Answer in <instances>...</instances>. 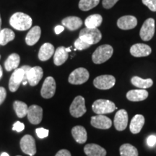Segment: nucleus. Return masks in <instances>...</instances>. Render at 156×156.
Instances as JSON below:
<instances>
[{"label": "nucleus", "mask_w": 156, "mask_h": 156, "mask_svg": "<svg viewBox=\"0 0 156 156\" xmlns=\"http://www.w3.org/2000/svg\"><path fill=\"white\" fill-rule=\"evenodd\" d=\"M33 20L29 15L23 12H16L10 17L9 24L17 30H26L32 26Z\"/></svg>", "instance_id": "nucleus-1"}, {"label": "nucleus", "mask_w": 156, "mask_h": 156, "mask_svg": "<svg viewBox=\"0 0 156 156\" xmlns=\"http://www.w3.org/2000/svg\"><path fill=\"white\" fill-rule=\"evenodd\" d=\"M113 52H114V49L112 46L108 44L101 45L95 49L94 53L93 54L92 60L93 63L96 64L104 63L112 57Z\"/></svg>", "instance_id": "nucleus-2"}, {"label": "nucleus", "mask_w": 156, "mask_h": 156, "mask_svg": "<svg viewBox=\"0 0 156 156\" xmlns=\"http://www.w3.org/2000/svg\"><path fill=\"white\" fill-rule=\"evenodd\" d=\"M92 109L93 112L98 115H104L114 112L117 107L112 101L106 99H98L93 103Z\"/></svg>", "instance_id": "nucleus-3"}, {"label": "nucleus", "mask_w": 156, "mask_h": 156, "mask_svg": "<svg viewBox=\"0 0 156 156\" xmlns=\"http://www.w3.org/2000/svg\"><path fill=\"white\" fill-rule=\"evenodd\" d=\"M79 38L90 45L98 44L102 38L101 31L98 28H83L80 32Z\"/></svg>", "instance_id": "nucleus-4"}, {"label": "nucleus", "mask_w": 156, "mask_h": 156, "mask_svg": "<svg viewBox=\"0 0 156 156\" xmlns=\"http://www.w3.org/2000/svg\"><path fill=\"white\" fill-rule=\"evenodd\" d=\"M87 112L85 107V101L83 96H77L75 98L71 106L69 107L70 114L75 118L83 116Z\"/></svg>", "instance_id": "nucleus-5"}, {"label": "nucleus", "mask_w": 156, "mask_h": 156, "mask_svg": "<svg viewBox=\"0 0 156 156\" xmlns=\"http://www.w3.org/2000/svg\"><path fill=\"white\" fill-rule=\"evenodd\" d=\"M90 77L88 71L83 67L77 68L70 74L68 81L73 85H81L88 80Z\"/></svg>", "instance_id": "nucleus-6"}, {"label": "nucleus", "mask_w": 156, "mask_h": 156, "mask_svg": "<svg viewBox=\"0 0 156 156\" xmlns=\"http://www.w3.org/2000/svg\"><path fill=\"white\" fill-rule=\"evenodd\" d=\"M115 83H116L115 77L109 75L98 76L93 80L94 86L100 90H108L112 88L114 86Z\"/></svg>", "instance_id": "nucleus-7"}, {"label": "nucleus", "mask_w": 156, "mask_h": 156, "mask_svg": "<svg viewBox=\"0 0 156 156\" xmlns=\"http://www.w3.org/2000/svg\"><path fill=\"white\" fill-rule=\"evenodd\" d=\"M155 34V20L148 18L145 21L140 29V38L145 41L151 40Z\"/></svg>", "instance_id": "nucleus-8"}, {"label": "nucleus", "mask_w": 156, "mask_h": 156, "mask_svg": "<svg viewBox=\"0 0 156 156\" xmlns=\"http://www.w3.org/2000/svg\"><path fill=\"white\" fill-rule=\"evenodd\" d=\"M20 148L26 155L34 156L36 153V146L34 138L31 135L26 134L20 140Z\"/></svg>", "instance_id": "nucleus-9"}, {"label": "nucleus", "mask_w": 156, "mask_h": 156, "mask_svg": "<svg viewBox=\"0 0 156 156\" xmlns=\"http://www.w3.org/2000/svg\"><path fill=\"white\" fill-rule=\"evenodd\" d=\"M24 75L25 71L22 67L15 70L9 81V89L11 92H16L18 90L20 84L23 83Z\"/></svg>", "instance_id": "nucleus-10"}, {"label": "nucleus", "mask_w": 156, "mask_h": 156, "mask_svg": "<svg viewBox=\"0 0 156 156\" xmlns=\"http://www.w3.org/2000/svg\"><path fill=\"white\" fill-rule=\"evenodd\" d=\"M56 82L54 77H48L43 83L41 94L44 98L48 99L52 98L56 92Z\"/></svg>", "instance_id": "nucleus-11"}, {"label": "nucleus", "mask_w": 156, "mask_h": 156, "mask_svg": "<svg viewBox=\"0 0 156 156\" xmlns=\"http://www.w3.org/2000/svg\"><path fill=\"white\" fill-rule=\"evenodd\" d=\"M114 124L116 130L123 131L126 128L128 124V114L126 110L121 109L116 113Z\"/></svg>", "instance_id": "nucleus-12"}, {"label": "nucleus", "mask_w": 156, "mask_h": 156, "mask_svg": "<svg viewBox=\"0 0 156 156\" xmlns=\"http://www.w3.org/2000/svg\"><path fill=\"white\" fill-rule=\"evenodd\" d=\"M91 125L100 129H108L112 126V121L104 115H97L91 117Z\"/></svg>", "instance_id": "nucleus-13"}, {"label": "nucleus", "mask_w": 156, "mask_h": 156, "mask_svg": "<svg viewBox=\"0 0 156 156\" xmlns=\"http://www.w3.org/2000/svg\"><path fill=\"white\" fill-rule=\"evenodd\" d=\"M28 119L32 124H38L43 119V108L38 105H32L28 108Z\"/></svg>", "instance_id": "nucleus-14"}, {"label": "nucleus", "mask_w": 156, "mask_h": 156, "mask_svg": "<svg viewBox=\"0 0 156 156\" xmlns=\"http://www.w3.org/2000/svg\"><path fill=\"white\" fill-rule=\"evenodd\" d=\"M44 75V71L41 67H31L28 73V83L30 86H36L38 84Z\"/></svg>", "instance_id": "nucleus-15"}, {"label": "nucleus", "mask_w": 156, "mask_h": 156, "mask_svg": "<svg viewBox=\"0 0 156 156\" xmlns=\"http://www.w3.org/2000/svg\"><path fill=\"white\" fill-rule=\"evenodd\" d=\"M137 25V20L132 15H126L120 17L117 21V25L122 30H131Z\"/></svg>", "instance_id": "nucleus-16"}, {"label": "nucleus", "mask_w": 156, "mask_h": 156, "mask_svg": "<svg viewBox=\"0 0 156 156\" xmlns=\"http://www.w3.org/2000/svg\"><path fill=\"white\" fill-rule=\"evenodd\" d=\"M152 49L148 45L143 44H134L130 48V53L134 57H143L151 54Z\"/></svg>", "instance_id": "nucleus-17"}, {"label": "nucleus", "mask_w": 156, "mask_h": 156, "mask_svg": "<svg viewBox=\"0 0 156 156\" xmlns=\"http://www.w3.org/2000/svg\"><path fill=\"white\" fill-rule=\"evenodd\" d=\"M87 156H106V151L97 144H87L84 147Z\"/></svg>", "instance_id": "nucleus-18"}, {"label": "nucleus", "mask_w": 156, "mask_h": 156, "mask_svg": "<svg viewBox=\"0 0 156 156\" xmlns=\"http://www.w3.org/2000/svg\"><path fill=\"white\" fill-rule=\"evenodd\" d=\"M62 23L64 27H66L69 30L73 31L80 28L83 25V20L78 17L69 16L62 20Z\"/></svg>", "instance_id": "nucleus-19"}, {"label": "nucleus", "mask_w": 156, "mask_h": 156, "mask_svg": "<svg viewBox=\"0 0 156 156\" xmlns=\"http://www.w3.org/2000/svg\"><path fill=\"white\" fill-rule=\"evenodd\" d=\"M148 97V92L145 89L132 90L126 93V98L129 101L137 102L145 100Z\"/></svg>", "instance_id": "nucleus-20"}, {"label": "nucleus", "mask_w": 156, "mask_h": 156, "mask_svg": "<svg viewBox=\"0 0 156 156\" xmlns=\"http://www.w3.org/2000/svg\"><path fill=\"white\" fill-rule=\"evenodd\" d=\"M55 52L54 47L52 44L49 43H46L43 44L41 47L40 48L38 52V58L42 62L47 61L53 56V54Z\"/></svg>", "instance_id": "nucleus-21"}, {"label": "nucleus", "mask_w": 156, "mask_h": 156, "mask_svg": "<svg viewBox=\"0 0 156 156\" xmlns=\"http://www.w3.org/2000/svg\"><path fill=\"white\" fill-rule=\"evenodd\" d=\"M73 138L77 143L84 144L87 141V131L83 126H75L72 129Z\"/></svg>", "instance_id": "nucleus-22"}, {"label": "nucleus", "mask_w": 156, "mask_h": 156, "mask_svg": "<svg viewBox=\"0 0 156 156\" xmlns=\"http://www.w3.org/2000/svg\"><path fill=\"white\" fill-rule=\"evenodd\" d=\"M41 30L39 26H34L28 31L25 37V42L28 46H34L38 41L41 38Z\"/></svg>", "instance_id": "nucleus-23"}, {"label": "nucleus", "mask_w": 156, "mask_h": 156, "mask_svg": "<svg viewBox=\"0 0 156 156\" xmlns=\"http://www.w3.org/2000/svg\"><path fill=\"white\" fill-rule=\"evenodd\" d=\"M145 124V117L141 114H136L134 116L130 123V131L133 134H137L141 131Z\"/></svg>", "instance_id": "nucleus-24"}, {"label": "nucleus", "mask_w": 156, "mask_h": 156, "mask_svg": "<svg viewBox=\"0 0 156 156\" xmlns=\"http://www.w3.org/2000/svg\"><path fill=\"white\" fill-rule=\"evenodd\" d=\"M69 57L68 52L66 51V48L64 46H60L55 51L54 55V62L56 66H60L63 64Z\"/></svg>", "instance_id": "nucleus-25"}, {"label": "nucleus", "mask_w": 156, "mask_h": 156, "mask_svg": "<svg viewBox=\"0 0 156 156\" xmlns=\"http://www.w3.org/2000/svg\"><path fill=\"white\" fill-rule=\"evenodd\" d=\"M20 57L17 54H12L8 56L5 62V67L7 71H12L13 69H16L18 67Z\"/></svg>", "instance_id": "nucleus-26"}, {"label": "nucleus", "mask_w": 156, "mask_h": 156, "mask_svg": "<svg viewBox=\"0 0 156 156\" xmlns=\"http://www.w3.org/2000/svg\"><path fill=\"white\" fill-rule=\"evenodd\" d=\"M103 17L101 15L95 14L90 15L85 19V25L87 28H97L101 25Z\"/></svg>", "instance_id": "nucleus-27"}, {"label": "nucleus", "mask_w": 156, "mask_h": 156, "mask_svg": "<svg viewBox=\"0 0 156 156\" xmlns=\"http://www.w3.org/2000/svg\"><path fill=\"white\" fill-rule=\"evenodd\" d=\"M131 82L132 85L140 89H146L151 87L153 84V80L150 78L149 79H142L138 76H134L132 77Z\"/></svg>", "instance_id": "nucleus-28"}, {"label": "nucleus", "mask_w": 156, "mask_h": 156, "mask_svg": "<svg viewBox=\"0 0 156 156\" xmlns=\"http://www.w3.org/2000/svg\"><path fill=\"white\" fill-rule=\"evenodd\" d=\"M13 108L19 118H23L28 114V107L26 103L23 101H15L13 103Z\"/></svg>", "instance_id": "nucleus-29"}, {"label": "nucleus", "mask_w": 156, "mask_h": 156, "mask_svg": "<svg viewBox=\"0 0 156 156\" xmlns=\"http://www.w3.org/2000/svg\"><path fill=\"white\" fill-rule=\"evenodd\" d=\"M15 37V33L9 28H5L0 30V45L5 46L9 41L14 40Z\"/></svg>", "instance_id": "nucleus-30"}, {"label": "nucleus", "mask_w": 156, "mask_h": 156, "mask_svg": "<svg viewBox=\"0 0 156 156\" xmlns=\"http://www.w3.org/2000/svg\"><path fill=\"white\" fill-rule=\"evenodd\" d=\"M121 156H138L137 149L129 143L124 144L119 148Z\"/></svg>", "instance_id": "nucleus-31"}, {"label": "nucleus", "mask_w": 156, "mask_h": 156, "mask_svg": "<svg viewBox=\"0 0 156 156\" xmlns=\"http://www.w3.org/2000/svg\"><path fill=\"white\" fill-rule=\"evenodd\" d=\"M100 0H80L79 8L82 11H88L96 7Z\"/></svg>", "instance_id": "nucleus-32"}, {"label": "nucleus", "mask_w": 156, "mask_h": 156, "mask_svg": "<svg viewBox=\"0 0 156 156\" xmlns=\"http://www.w3.org/2000/svg\"><path fill=\"white\" fill-rule=\"evenodd\" d=\"M75 44V47L76 49L80 50V51L87 49V48H88L90 46H91V45L87 44V42H85V41L82 40V39L80 38H78L77 40L75 41V44Z\"/></svg>", "instance_id": "nucleus-33"}, {"label": "nucleus", "mask_w": 156, "mask_h": 156, "mask_svg": "<svg viewBox=\"0 0 156 156\" xmlns=\"http://www.w3.org/2000/svg\"><path fill=\"white\" fill-rule=\"evenodd\" d=\"M36 132L37 136H38V138L40 139H44V138H46V136L48 135V130L44 128H38L36 129Z\"/></svg>", "instance_id": "nucleus-34"}, {"label": "nucleus", "mask_w": 156, "mask_h": 156, "mask_svg": "<svg viewBox=\"0 0 156 156\" xmlns=\"http://www.w3.org/2000/svg\"><path fill=\"white\" fill-rule=\"evenodd\" d=\"M142 3L153 12H156V0H142Z\"/></svg>", "instance_id": "nucleus-35"}, {"label": "nucleus", "mask_w": 156, "mask_h": 156, "mask_svg": "<svg viewBox=\"0 0 156 156\" xmlns=\"http://www.w3.org/2000/svg\"><path fill=\"white\" fill-rule=\"evenodd\" d=\"M118 1L119 0H103V7L106 9H110L114 7Z\"/></svg>", "instance_id": "nucleus-36"}, {"label": "nucleus", "mask_w": 156, "mask_h": 156, "mask_svg": "<svg viewBox=\"0 0 156 156\" xmlns=\"http://www.w3.org/2000/svg\"><path fill=\"white\" fill-rule=\"evenodd\" d=\"M25 129V125L24 124H23L22 122L17 121L13 124L12 126V130L13 131H16L17 132H20L24 130Z\"/></svg>", "instance_id": "nucleus-37"}, {"label": "nucleus", "mask_w": 156, "mask_h": 156, "mask_svg": "<svg viewBox=\"0 0 156 156\" xmlns=\"http://www.w3.org/2000/svg\"><path fill=\"white\" fill-rule=\"evenodd\" d=\"M147 144L149 147H153L156 144V136L151 135L148 136L147 139Z\"/></svg>", "instance_id": "nucleus-38"}, {"label": "nucleus", "mask_w": 156, "mask_h": 156, "mask_svg": "<svg viewBox=\"0 0 156 156\" xmlns=\"http://www.w3.org/2000/svg\"><path fill=\"white\" fill-rule=\"evenodd\" d=\"M6 96H7V92L5 87H0V105H2L5 101Z\"/></svg>", "instance_id": "nucleus-39"}, {"label": "nucleus", "mask_w": 156, "mask_h": 156, "mask_svg": "<svg viewBox=\"0 0 156 156\" xmlns=\"http://www.w3.org/2000/svg\"><path fill=\"white\" fill-rule=\"evenodd\" d=\"M55 156H71V153L69 151L65 149L60 150L56 154Z\"/></svg>", "instance_id": "nucleus-40"}, {"label": "nucleus", "mask_w": 156, "mask_h": 156, "mask_svg": "<svg viewBox=\"0 0 156 156\" xmlns=\"http://www.w3.org/2000/svg\"><path fill=\"white\" fill-rule=\"evenodd\" d=\"M64 30V27L63 25H57V26L55 27L54 28V31H55V34H60L62 32H63Z\"/></svg>", "instance_id": "nucleus-41"}, {"label": "nucleus", "mask_w": 156, "mask_h": 156, "mask_svg": "<svg viewBox=\"0 0 156 156\" xmlns=\"http://www.w3.org/2000/svg\"><path fill=\"white\" fill-rule=\"evenodd\" d=\"M3 75V72H2V68L1 65H0V79H1Z\"/></svg>", "instance_id": "nucleus-42"}, {"label": "nucleus", "mask_w": 156, "mask_h": 156, "mask_svg": "<svg viewBox=\"0 0 156 156\" xmlns=\"http://www.w3.org/2000/svg\"><path fill=\"white\" fill-rule=\"evenodd\" d=\"M0 156H9V155L7 153H2Z\"/></svg>", "instance_id": "nucleus-43"}, {"label": "nucleus", "mask_w": 156, "mask_h": 156, "mask_svg": "<svg viewBox=\"0 0 156 156\" xmlns=\"http://www.w3.org/2000/svg\"><path fill=\"white\" fill-rule=\"evenodd\" d=\"M66 51H67V52H70V51H71V47H69V48H66Z\"/></svg>", "instance_id": "nucleus-44"}, {"label": "nucleus", "mask_w": 156, "mask_h": 156, "mask_svg": "<svg viewBox=\"0 0 156 156\" xmlns=\"http://www.w3.org/2000/svg\"><path fill=\"white\" fill-rule=\"evenodd\" d=\"M1 26H2V18H1V15H0V29H1Z\"/></svg>", "instance_id": "nucleus-45"}, {"label": "nucleus", "mask_w": 156, "mask_h": 156, "mask_svg": "<svg viewBox=\"0 0 156 156\" xmlns=\"http://www.w3.org/2000/svg\"><path fill=\"white\" fill-rule=\"evenodd\" d=\"M0 58H1V56H0Z\"/></svg>", "instance_id": "nucleus-46"}, {"label": "nucleus", "mask_w": 156, "mask_h": 156, "mask_svg": "<svg viewBox=\"0 0 156 156\" xmlns=\"http://www.w3.org/2000/svg\"><path fill=\"white\" fill-rule=\"evenodd\" d=\"M17 156H20V155H17Z\"/></svg>", "instance_id": "nucleus-47"}]
</instances>
